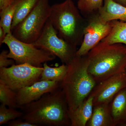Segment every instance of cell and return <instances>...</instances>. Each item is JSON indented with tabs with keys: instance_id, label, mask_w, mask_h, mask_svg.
Instances as JSON below:
<instances>
[{
	"instance_id": "6da1fadb",
	"label": "cell",
	"mask_w": 126,
	"mask_h": 126,
	"mask_svg": "<svg viewBox=\"0 0 126 126\" xmlns=\"http://www.w3.org/2000/svg\"><path fill=\"white\" fill-rule=\"evenodd\" d=\"M19 109L23 112L20 118L36 126H71L68 106L61 86Z\"/></svg>"
},
{
	"instance_id": "7a4b0ae2",
	"label": "cell",
	"mask_w": 126,
	"mask_h": 126,
	"mask_svg": "<svg viewBox=\"0 0 126 126\" xmlns=\"http://www.w3.org/2000/svg\"><path fill=\"white\" fill-rule=\"evenodd\" d=\"M86 55L88 72L97 83L126 70V46L123 44L101 41Z\"/></svg>"
},
{
	"instance_id": "3957f363",
	"label": "cell",
	"mask_w": 126,
	"mask_h": 126,
	"mask_svg": "<svg viewBox=\"0 0 126 126\" xmlns=\"http://www.w3.org/2000/svg\"><path fill=\"white\" fill-rule=\"evenodd\" d=\"M87 55H76L68 64L66 74L61 83L69 110H73L90 95L96 84L88 72Z\"/></svg>"
},
{
	"instance_id": "277c9868",
	"label": "cell",
	"mask_w": 126,
	"mask_h": 126,
	"mask_svg": "<svg viewBox=\"0 0 126 126\" xmlns=\"http://www.w3.org/2000/svg\"><path fill=\"white\" fill-rule=\"evenodd\" d=\"M49 20L59 37L74 46L81 45L87 19L72 0L51 6Z\"/></svg>"
},
{
	"instance_id": "5b68a950",
	"label": "cell",
	"mask_w": 126,
	"mask_h": 126,
	"mask_svg": "<svg viewBox=\"0 0 126 126\" xmlns=\"http://www.w3.org/2000/svg\"><path fill=\"white\" fill-rule=\"evenodd\" d=\"M50 10L49 0H39L31 12L12 31V35L25 43L35 42L48 20Z\"/></svg>"
},
{
	"instance_id": "8992f818",
	"label": "cell",
	"mask_w": 126,
	"mask_h": 126,
	"mask_svg": "<svg viewBox=\"0 0 126 126\" xmlns=\"http://www.w3.org/2000/svg\"><path fill=\"white\" fill-rule=\"evenodd\" d=\"M3 44L9 48L8 58L14 60L16 64L26 63L42 67L43 64L53 61L56 58L50 52L35 47L32 43L19 40L12 33L6 35L2 42Z\"/></svg>"
},
{
	"instance_id": "52a82bcc",
	"label": "cell",
	"mask_w": 126,
	"mask_h": 126,
	"mask_svg": "<svg viewBox=\"0 0 126 126\" xmlns=\"http://www.w3.org/2000/svg\"><path fill=\"white\" fill-rule=\"evenodd\" d=\"M32 44L35 47L50 52L67 65L76 56L77 47L59 37L49 19L40 36Z\"/></svg>"
},
{
	"instance_id": "ba28073f",
	"label": "cell",
	"mask_w": 126,
	"mask_h": 126,
	"mask_svg": "<svg viewBox=\"0 0 126 126\" xmlns=\"http://www.w3.org/2000/svg\"><path fill=\"white\" fill-rule=\"evenodd\" d=\"M43 67L28 64H15L0 68V82L17 92L24 87L40 80Z\"/></svg>"
},
{
	"instance_id": "9c48e42d",
	"label": "cell",
	"mask_w": 126,
	"mask_h": 126,
	"mask_svg": "<svg viewBox=\"0 0 126 126\" xmlns=\"http://www.w3.org/2000/svg\"><path fill=\"white\" fill-rule=\"evenodd\" d=\"M86 18L87 24L84 30L82 43L77 50V56L87 55L92 49L108 35L112 27L111 21H103L98 12Z\"/></svg>"
},
{
	"instance_id": "30bf717a",
	"label": "cell",
	"mask_w": 126,
	"mask_h": 126,
	"mask_svg": "<svg viewBox=\"0 0 126 126\" xmlns=\"http://www.w3.org/2000/svg\"><path fill=\"white\" fill-rule=\"evenodd\" d=\"M126 87V72L117 74L96 84L90 94L94 106L110 103L116 94Z\"/></svg>"
},
{
	"instance_id": "8fae6325",
	"label": "cell",
	"mask_w": 126,
	"mask_h": 126,
	"mask_svg": "<svg viewBox=\"0 0 126 126\" xmlns=\"http://www.w3.org/2000/svg\"><path fill=\"white\" fill-rule=\"evenodd\" d=\"M61 83L57 81L39 80L21 89L17 92V103L19 108L38 100L46 94L56 90L60 87Z\"/></svg>"
},
{
	"instance_id": "7c38bea8",
	"label": "cell",
	"mask_w": 126,
	"mask_h": 126,
	"mask_svg": "<svg viewBox=\"0 0 126 126\" xmlns=\"http://www.w3.org/2000/svg\"><path fill=\"white\" fill-rule=\"evenodd\" d=\"M115 126H126V87L117 93L109 104Z\"/></svg>"
},
{
	"instance_id": "4fadbf2b",
	"label": "cell",
	"mask_w": 126,
	"mask_h": 126,
	"mask_svg": "<svg viewBox=\"0 0 126 126\" xmlns=\"http://www.w3.org/2000/svg\"><path fill=\"white\" fill-rule=\"evenodd\" d=\"M93 97L90 94L76 109L68 110L71 126H86L93 110Z\"/></svg>"
},
{
	"instance_id": "5bb4252c",
	"label": "cell",
	"mask_w": 126,
	"mask_h": 126,
	"mask_svg": "<svg viewBox=\"0 0 126 126\" xmlns=\"http://www.w3.org/2000/svg\"><path fill=\"white\" fill-rule=\"evenodd\" d=\"M98 13L104 22L118 20L126 22V7L113 0H104L103 5L98 10Z\"/></svg>"
},
{
	"instance_id": "9a60e30c",
	"label": "cell",
	"mask_w": 126,
	"mask_h": 126,
	"mask_svg": "<svg viewBox=\"0 0 126 126\" xmlns=\"http://www.w3.org/2000/svg\"><path fill=\"white\" fill-rule=\"evenodd\" d=\"M86 126H115L110 113L109 104L94 106L92 116Z\"/></svg>"
},
{
	"instance_id": "2e32d148",
	"label": "cell",
	"mask_w": 126,
	"mask_h": 126,
	"mask_svg": "<svg viewBox=\"0 0 126 126\" xmlns=\"http://www.w3.org/2000/svg\"><path fill=\"white\" fill-rule=\"evenodd\" d=\"M111 23L110 33L101 41L110 44L121 43L126 46V22L114 20Z\"/></svg>"
},
{
	"instance_id": "e0dca14e",
	"label": "cell",
	"mask_w": 126,
	"mask_h": 126,
	"mask_svg": "<svg viewBox=\"0 0 126 126\" xmlns=\"http://www.w3.org/2000/svg\"><path fill=\"white\" fill-rule=\"evenodd\" d=\"M39 0H19L11 25V31L33 10Z\"/></svg>"
},
{
	"instance_id": "ac0fdd59",
	"label": "cell",
	"mask_w": 126,
	"mask_h": 126,
	"mask_svg": "<svg viewBox=\"0 0 126 126\" xmlns=\"http://www.w3.org/2000/svg\"><path fill=\"white\" fill-rule=\"evenodd\" d=\"M43 67L40 80L57 81L61 83L66 74L68 65L63 63L59 67H51L46 62L43 64Z\"/></svg>"
},
{
	"instance_id": "d6986e66",
	"label": "cell",
	"mask_w": 126,
	"mask_h": 126,
	"mask_svg": "<svg viewBox=\"0 0 126 126\" xmlns=\"http://www.w3.org/2000/svg\"><path fill=\"white\" fill-rule=\"evenodd\" d=\"M19 0H14L12 3L0 11V26L4 30L6 35L11 33L12 20Z\"/></svg>"
},
{
	"instance_id": "ffe728a7",
	"label": "cell",
	"mask_w": 126,
	"mask_h": 126,
	"mask_svg": "<svg viewBox=\"0 0 126 126\" xmlns=\"http://www.w3.org/2000/svg\"><path fill=\"white\" fill-rule=\"evenodd\" d=\"M0 102L10 108L19 109L17 101V92L0 82Z\"/></svg>"
},
{
	"instance_id": "44dd1931",
	"label": "cell",
	"mask_w": 126,
	"mask_h": 126,
	"mask_svg": "<svg viewBox=\"0 0 126 126\" xmlns=\"http://www.w3.org/2000/svg\"><path fill=\"white\" fill-rule=\"evenodd\" d=\"M104 0H78L77 7L85 18L98 12L103 5Z\"/></svg>"
},
{
	"instance_id": "7402d4cb",
	"label": "cell",
	"mask_w": 126,
	"mask_h": 126,
	"mask_svg": "<svg viewBox=\"0 0 126 126\" xmlns=\"http://www.w3.org/2000/svg\"><path fill=\"white\" fill-rule=\"evenodd\" d=\"M22 111L16 109L10 108L5 105L1 104L0 106V126L7 124L10 121L20 118L23 116Z\"/></svg>"
},
{
	"instance_id": "603a6c76",
	"label": "cell",
	"mask_w": 126,
	"mask_h": 126,
	"mask_svg": "<svg viewBox=\"0 0 126 126\" xmlns=\"http://www.w3.org/2000/svg\"><path fill=\"white\" fill-rule=\"evenodd\" d=\"M9 51L3 50L0 54V68L8 67L16 64L15 62L12 59L9 58L7 56Z\"/></svg>"
},
{
	"instance_id": "cb8c5ba5",
	"label": "cell",
	"mask_w": 126,
	"mask_h": 126,
	"mask_svg": "<svg viewBox=\"0 0 126 126\" xmlns=\"http://www.w3.org/2000/svg\"><path fill=\"white\" fill-rule=\"evenodd\" d=\"M7 125L9 126H36L20 118H16L10 121L7 123Z\"/></svg>"
},
{
	"instance_id": "d4e9b609",
	"label": "cell",
	"mask_w": 126,
	"mask_h": 126,
	"mask_svg": "<svg viewBox=\"0 0 126 126\" xmlns=\"http://www.w3.org/2000/svg\"><path fill=\"white\" fill-rule=\"evenodd\" d=\"M14 0H0V11L4 10L9 5L11 4Z\"/></svg>"
},
{
	"instance_id": "484cf974",
	"label": "cell",
	"mask_w": 126,
	"mask_h": 126,
	"mask_svg": "<svg viewBox=\"0 0 126 126\" xmlns=\"http://www.w3.org/2000/svg\"><path fill=\"white\" fill-rule=\"evenodd\" d=\"M6 35L5 34L3 29L0 26V45H1L2 44V42L4 39Z\"/></svg>"
},
{
	"instance_id": "4316f807",
	"label": "cell",
	"mask_w": 126,
	"mask_h": 126,
	"mask_svg": "<svg viewBox=\"0 0 126 126\" xmlns=\"http://www.w3.org/2000/svg\"><path fill=\"white\" fill-rule=\"evenodd\" d=\"M115 2L126 7V0H113Z\"/></svg>"
},
{
	"instance_id": "83f0119b",
	"label": "cell",
	"mask_w": 126,
	"mask_h": 126,
	"mask_svg": "<svg viewBox=\"0 0 126 126\" xmlns=\"http://www.w3.org/2000/svg\"></svg>"
}]
</instances>
